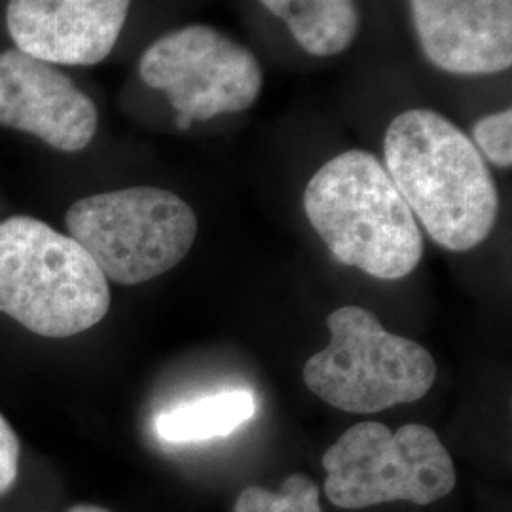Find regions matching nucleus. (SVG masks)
Wrapping results in <instances>:
<instances>
[{
    "instance_id": "nucleus-1",
    "label": "nucleus",
    "mask_w": 512,
    "mask_h": 512,
    "mask_svg": "<svg viewBox=\"0 0 512 512\" xmlns=\"http://www.w3.org/2000/svg\"><path fill=\"white\" fill-rule=\"evenodd\" d=\"M385 171L437 245L465 253L490 238L499 215L494 177L471 137L429 109L395 116L384 139Z\"/></svg>"
},
{
    "instance_id": "nucleus-2",
    "label": "nucleus",
    "mask_w": 512,
    "mask_h": 512,
    "mask_svg": "<svg viewBox=\"0 0 512 512\" xmlns=\"http://www.w3.org/2000/svg\"><path fill=\"white\" fill-rule=\"evenodd\" d=\"M304 211L340 264L384 281L420 266L418 220L370 152L348 150L323 165L306 186Z\"/></svg>"
},
{
    "instance_id": "nucleus-3",
    "label": "nucleus",
    "mask_w": 512,
    "mask_h": 512,
    "mask_svg": "<svg viewBox=\"0 0 512 512\" xmlns=\"http://www.w3.org/2000/svg\"><path fill=\"white\" fill-rule=\"evenodd\" d=\"M109 308V279L78 241L33 217L0 222L2 313L38 336L69 338Z\"/></svg>"
},
{
    "instance_id": "nucleus-4",
    "label": "nucleus",
    "mask_w": 512,
    "mask_h": 512,
    "mask_svg": "<svg viewBox=\"0 0 512 512\" xmlns=\"http://www.w3.org/2000/svg\"><path fill=\"white\" fill-rule=\"evenodd\" d=\"M330 344L304 366L321 401L353 414H378L423 399L437 378L435 359L418 342L387 332L372 311L344 306L327 319Z\"/></svg>"
},
{
    "instance_id": "nucleus-5",
    "label": "nucleus",
    "mask_w": 512,
    "mask_h": 512,
    "mask_svg": "<svg viewBox=\"0 0 512 512\" xmlns=\"http://www.w3.org/2000/svg\"><path fill=\"white\" fill-rule=\"evenodd\" d=\"M69 236L118 285H141L175 268L198 236V217L181 196L133 186L82 198L65 215Z\"/></svg>"
},
{
    "instance_id": "nucleus-6",
    "label": "nucleus",
    "mask_w": 512,
    "mask_h": 512,
    "mask_svg": "<svg viewBox=\"0 0 512 512\" xmlns=\"http://www.w3.org/2000/svg\"><path fill=\"white\" fill-rule=\"evenodd\" d=\"M325 495L338 509L359 511L408 501L431 505L452 494L458 475L439 435L420 423L391 431L385 423L363 421L323 454Z\"/></svg>"
},
{
    "instance_id": "nucleus-7",
    "label": "nucleus",
    "mask_w": 512,
    "mask_h": 512,
    "mask_svg": "<svg viewBox=\"0 0 512 512\" xmlns=\"http://www.w3.org/2000/svg\"><path fill=\"white\" fill-rule=\"evenodd\" d=\"M139 76L169 97L181 129L251 109L264 86L256 55L209 25H186L154 40L139 59Z\"/></svg>"
},
{
    "instance_id": "nucleus-8",
    "label": "nucleus",
    "mask_w": 512,
    "mask_h": 512,
    "mask_svg": "<svg viewBox=\"0 0 512 512\" xmlns=\"http://www.w3.org/2000/svg\"><path fill=\"white\" fill-rule=\"evenodd\" d=\"M97 124L95 103L67 74L18 48L0 54V126L61 152H80L92 143Z\"/></svg>"
},
{
    "instance_id": "nucleus-9",
    "label": "nucleus",
    "mask_w": 512,
    "mask_h": 512,
    "mask_svg": "<svg viewBox=\"0 0 512 512\" xmlns=\"http://www.w3.org/2000/svg\"><path fill=\"white\" fill-rule=\"evenodd\" d=\"M131 0H10L6 27L16 48L50 65L90 67L109 57Z\"/></svg>"
},
{
    "instance_id": "nucleus-10",
    "label": "nucleus",
    "mask_w": 512,
    "mask_h": 512,
    "mask_svg": "<svg viewBox=\"0 0 512 512\" xmlns=\"http://www.w3.org/2000/svg\"><path fill=\"white\" fill-rule=\"evenodd\" d=\"M410 12L423 55L440 71L511 69L512 0H410Z\"/></svg>"
},
{
    "instance_id": "nucleus-11",
    "label": "nucleus",
    "mask_w": 512,
    "mask_h": 512,
    "mask_svg": "<svg viewBox=\"0 0 512 512\" xmlns=\"http://www.w3.org/2000/svg\"><path fill=\"white\" fill-rule=\"evenodd\" d=\"M283 19L296 44L315 57L346 52L359 31L355 0H258Z\"/></svg>"
},
{
    "instance_id": "nucleus-12",
    "label": "nucleus",
    "mask_w": 512,
    "mask_h": 512,
    "mask_svg": "<svg viewBox=\"0 0 512 512\" xmlns=\"http://www.w3.org/2000/svg\"><path fill=\"white\" fill-rule=\"evenodd\" d=\"M253 393L245 389L220 391L164 410L154 431L169 444H192L228 437L255 416Z\"/></svg>"
},
{
    "instance_id": "nucleus-13",
    "label": "nucleus",
    "mask_w": 512,
    "mask_h": 512,
    "mask_svg": "<svg viewBox=\"0 0 512 512\" xmlns=\"http://www.w3.org/2000/svg\"><path fill=\"white\" fill-rule=\"evenodd\" d=\"M234 512H323L321 490L302 473L289 475L277 492L247 486L241 494Z\"/></svg>"
},
{
    "instance_id": "nucleus-14",
    "label": "nucleus",
    "mask_w": 512,
    "mask_h": 512,
    "mask_svg": "<svg viewBox=\"0 0 512 512\" xmlns=\"http://www.w3.org/2000/svg\"><path fill=\"white\" fill-rule=\"evenodd\" d=\"M476 150L501 169L512 165V110L505 109L480 118L473 126Z\"/></svg>"
},
{
    "instance_id": "nucleus-15",
    "label": "nucleus",
    "mask_w": 512,
    "mask_h": 512,
    "mask_svg": "<svg viewBox=\"0 0 512 512\" xmlns=\"http://www.w3.org/2000/svg\"><path fill=\"white\" fill-rule=\"evenodd\" d=\"M19 473V440L12 425L0 414V495L8 494Z\"/></svg>"
},
{
    "instance_id": "nucleus-16",
    "label": "nucleus",
    "mask_w": 512,
    "mask_h": 512,
    "mask_svg": "<svg viewBox=\"0 0 512 512\" xmlns=\"http://www.w3.org/2000/svg\"><path fill=\"white\" fill-rule=\"evenodd\" d=\"M67 512H110L109 509L97 507V505H74Z\"/></svg>"
}]
</instances>
